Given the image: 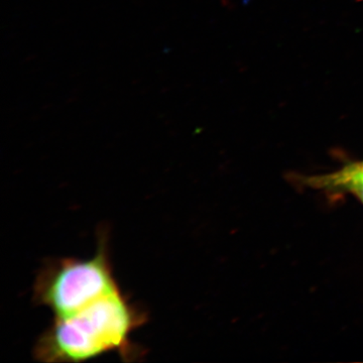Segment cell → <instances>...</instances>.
<instances>
[{"mask_svg":"<svg viewBox=\"0 0 363 363\" xmlns=\"http://www.w3.org/2000/svg\"><path fill=\"white\" fill-rule=\"evenodd\" d=\"M350 180H363V162L360 164H352V166L347 167V168L342 169V171L337 172V173L332 174L328 177L324 178H317L315 185L325 186V187H337L341 183Z\"/></svg>","mask_w":363,"mask_h":363,"instance_id":"obj_3","label":"cell"},{"mask_svg":"<svg viewBox=\"0 0 363 363\" xmlns=\"http://www.w3.org/2000/svg\"><path fill=\"white\" fill-rule=\"evenodd\" d=\"M121 290L114 276L106 227L98 231L97 252L89 259L45 260L33 285V302L51 310L54 318L69 316L105 296Z\"/></svg>","mask_w":363,"mask_h":363,"instance_id":"obj_2","label":"cell"},{"mask_svg":"<svg viewBox=\"0 0 363 363\" xmlns=\"http://www.w3.org/2000/svg\"><path fill=\"white\" fill-rule=\"evenodd\" d=\"M145 308L119 290L80 311L54 318L33 348L40 362L78 363L117 353L125 362L145 359L147 351L131 340L133 332L147 324Z\"/></svg>","mask_w":363,"mask_h":363,"instance_id":"obj_1","label":"cell"},{"mask_svg":"<svg viewBox=\"0 0 363 363\" xmlns=\"http://www.w3.org/2000/svg\"><path fill=\"white\" fill-rule=\"evenodd\" d=\"M337 187L345 188L357 194L363 202V180H350L343 182Z\"/></svg>","mask_w":363,"mask_h":363,"instance_id":"obj_4","label":"cell"}]
</instances>
